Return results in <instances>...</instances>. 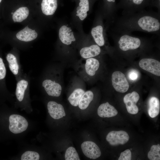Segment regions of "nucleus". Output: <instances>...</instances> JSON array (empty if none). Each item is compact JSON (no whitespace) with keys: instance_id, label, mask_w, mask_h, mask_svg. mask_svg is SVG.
Segmentation results:
<instances>
[{"instance_id":"13","label":"nucleus","mask_w":160,"mask_h":160,"mask_svg":"<svg viewBox=\"0 0 160 160\" xmlns=\"http://www.w3.org/2000/svg\"><path fill=\"white\" fill-rule=\"evenodd\" d=\"M38 34L35 30L29 28L28 26L18 32L16 37L19 40L24 41H29L35 39Z\"/></svg>"},{"instance_id":"9","label":"nucleus","mask_w":160,"mask_h":160,"mask_svg":"<svg viewBox=\"0 0 160 160\" xmlns=\"http://www.w3.org/2000/svg\"><path fill=\"white\" fill-rule=\"evenodd\" d=\"M47 107L50 115L54 119H59L66 115L64 108L60 104L50 101L48 103Z\"/></svg>"},{"instance_id":"25","label":"nucleus","mask_w":160,"mask_h":160,"mask_svg":"<svg viewBox=\"0 0 160 160\" xmlns=\"http://www.w3.org/2000/svg\"><path fill=\"white\" fill-rule=\"evenodd\" d=\"M160 146L157 145H153L151 148L150 151L148 154V157L150 160H160Z\"/></svg>"},{"instance_id":"5","label":"nucleus","mask_w":160,"mask_h":160,"mask_svg":"<svg viewBox=\"0 0 160 160\" xmlns=\"http://www.w3.org/2000/svg\"><path fill=\"white\" fill-rule=\"evenodd\" d=\"M106 139L111 145L116 146L126 144L129 140V136L124 131H112L108 134Z\"/></svg>"},{"instance_id":"14","label":"nucleus","mask_w":160,"mask_h":160,"mask_svg":"<svg viewBox=\"0 0 160 160\" xmlns=\"http://www.w3.org/2000/svg\"><path fill=\"white\" fill-rule=\"evenodd\" d=\"M100 52V47L97 45L94 44L82 48L80 51V53L82 58L88 59L97 56Z\"/></svg>"},{"instance_id":"22","label":"nucleus","mask_w":160,"mask_h":160,"mask_svg":"<svg viewBox=\"0 0 160 160\" xmlns=\"http://www.w3.org/2000/svg\"><path fill=\"white\" fill-rule=\"evenodd\" d=\"M85 91L82 89L78 88L75 89L70 95L68 100L72 105L77 106L79 101Z\"/></svg>"},{"instance_id":"34","label":"nucleus","mask_w":160,"mask_h":160,"mask_svg":"<svg viewBox=\"0 0 160 160\" xmlns=\"http://www.w3.org/2000/svg\"><path fill=\"white\" fill-rule=\"evenodd\" d=\"M1 0H0V3L1 2Z\"/></svg>"},{"instance_id":"24","label":"nucleus","mask_w":160,"mask_h":160,"mask_svg":"<svg viewBox=\"0 0 160 160\" xmlns=\"http://www.w3.org/2000/svg\"><path fill=\"white\" fill-rule=\"evenodd\" d=\"M7 60L9 63L10 70L15 75L18 73L19 66L16 57L12 54H8L6 57Z\"/></svg>"},{"instance_id":"21","label":"nucleus","mask_w":160,"mask_h":160,"mask_svg":"<svg viewBox=\"0 0 160 160\" xmlns=\"http://www.w3.org/2000/svg\"><path fill=\"white\" fill-rule=\"evenodd\" d=\"M29 14V10L26 7H22L17 9L12 16V18L15 22H21L25 19Z\"/></svg>"},{"instance_id":"2","label":"nucleus","mask_w":160,"mask_h":160,"mask_svg":"<svg viewBox=\"0 0 160 160\" xmlns=\"http://www.w3.org/2000/svg\"><path fill=\"white\" fill-rule=\"evenodd\" d=\"M118 33L114 36L118 38L119 46L122 51L134 50L140 47L142 39L140 37L132 36L128 33Z\"/></svg>"},{"instance_id":"27","label":"nucleus","mask_w":160,"mask_h":160,"mask_svg":"<svg viewBox=\"0 0 160 160\" xmlns=\"http://www.w3.org/2000/svg\"><path fill=\"white\" fill-rule=\"evenodd\" d=\"M39 155L37 152L28 151L24 152L21 156V160H38Z\"/></svg>"},{"instance_id":"23","label":"nucleus","mask_w":160,"mask_h":160,"mask_svg":"<svg viewBox=\"0 0 160 160\" xmlns=\"http://www.w3.org/2000/svg\"><path fill=\"white\" fill-rule=\"evenodd\" d=\"M28 84V82L25 80H21L17 83L15 94L17 99L19 101H21L23 99L25 92Z\"/></svg>"},{"instance_id":"7","label":"nucleus","mask_w":160,"mask_h":160,"mask_svg":"<svg viewBox=\"0 0 160 160\" xmlns=\"http://www.w3.org/2000/svg\"><path fill=\"white\" fill-rule=\"evenodd\" d=\"M139 98V95L135 91L128 93L124 96L123 101L128 113L132 114L138 113V108L136 104Z\"/></svg>"},{"instance_id":"26","label":"nucleus","mask_w":160,"mask_h":160,"mask_svg":"<svg viewBox=\"0 0 160 160\" xmlns=\"http://www.w3.org/2000/svg\"><path fill=\"white\" fill-rule=\"evenodd\" d=\"M65 158V160H80L78 154L75 148L73 147H70L66 150Z\"/></svg>"},{"instance_id":"8","label":"nucleus","mask_w":160,"mask_h":160,"mask_svg":"<svg viewBox=\"0 0 160 160\" xmlns=\"http://www.w3.org/2000/svg\"><path fill=\"white\" fill-rule=\"evenodd\" d=\"M81 148L84 155L90 159H95L101 156V152L100 148L93 142H84L81 144Z\"/></svg>"},{"instance_id":"12","label":"nucleus","mask_w":160,"mask_h":160,"mask_svg":"<svg viewBox=\"0 0 160 160\" xmlns=\"http://www.w3.org/2000/svg\"><path fill=\"white\" fill-rule=\"evenodd\" d=\"M59 36L62 42L67 45L71 44L72 41L76 40L71 30L65 25L62 26L60 29Z\"/></svg>"},{"instance_id":"15","label":"nucleus","mask_w":160,"mask_h":160,"mask_svg":"<svg viewBox=\"0 0 160 160\" xmlns=\"http://www.w3.org/2000/svg\"><path fill=\"white\" fill-rule=\"evenodd\" d=\"M57 6V0H42L41 3L42 12L46 15H53Z\"/></svg>"},{"instance_id":"29","label":"nucleus","mask_w":160,"mask_h":160,"mask_svg":"<svg viewBox=\"0 0 160 160\" xmlns=\"http://www.w3.org/2000/svg\"><path fill=\"white\" fill-rule=\"evenodd\" d=\"M6 69L2 59L0 57V80L4 78L6 75Z\"/></svg>"},{"instance_id":"33","label":"nucleus","mask_w":160,"mask_h":160,"mask_svg":"<svg viewBox=\"0 0 160 160\" xmlns=\"http://www.w3.org/2000/svg\"><path fill=\"white\" fill-rule=\"evenodd\" d=\"M13 12H12V13H11V14H12V15H13Z\"/></svg>"},{"instance_id":"6","label":"nucleus","mask_w":160,"mask_h":160,"mask_svg":"<svg viewBox=\"0 0 160 160\" xmlns=\"http://www.w3.org/2000/svg\"><path fill=\"white\" fill-rule=\"evenodd\" d=\"M140 67L142 69L158 76H160V63L152 58H143L139 62Z\"/></svg>"},{"instance_id":"16","label":"nucleus","mask_w":160,"mask_h":160,"mask_svg":"<svg viewBox=\"0 0 160 160\" xmlns=\"http://www.w3.org/2000/svg\"><path fill=\"white\" fill-rule=\"evenodd\" d=\"M148 113L150 117L154 118L159 114L160 110V103L159 99L156 97H151L149 100Z\"/></svg>"},{"instance_id":"1","label":"nucleus","mask_w":160,"mask_h":160,"mask_svg":"<svg viewBox=\"0 0 160 160\" xmlns=\"http://www.w3.org/2000/svg\"><path fill=\"white\" fill-rule=\"evenodd\" d=\"M160 29L159 14L143 12L123 15L114 29L117 33L128 34L134 31L159 33Z\"/></svg>"},{"instance_id":"10","label":"nucleus","mask_w":160,"mask_h":160,"mask_svg":"<svg viewBox=\"0 0 160 160\" xmlns=\"http://www.w3.org/2000/svg\"><path fill=\"white\" fill-rule=\"evenodd\" d=\"M42 86L47 93L49 96L58 97L61 94V86L54 81L50 79L44 80L42 82Z\"/></svg>"},{"instance_id":"31","label":"nucleus","mask_w":160,"mask_h":160,"mask_svg":"<svg viewBox=\"0 0 160 160\" xmlns=\"http://www.w3.org/2000/svg\"><path fill=\"white\" fill-rule=\"evenodd\" d=\"M133 4L137 5H140L142 3L144 0H132Z\"/></svg>"},{"instance_id":"32","label":"nucleus","mask_w":160,"mask_h":160,"mask_svg":"<svg viewBox=\"0 0 160 160\" xmlns=\"http://www.w3.org/2000/svg\"><path fill=\"white\" fill-rule=\"evenodd\" d=\"M107 1L109 2H112L113 3L115 2V0H107Z\"/></svg>"},{"instance_id":"28","label":"nucleus","mask_w":160,"mask_h":160,"mask_svg":"<svg viewBox=\"0 0 160 160\" xmlns=\"http://www.w3.org/2000/svg\"><path fill=\"white\" fill-rule=\"evenodd\" d=\"M131 152L129 149H127L122 152L118 160H131Z\"/></svg>"},{"instance_id":"30","label":"nucleus","mask_w":160,"mask_h":160,"mask_svg":"<svg viewBox=\"0 0 160 160\" xmlns=\"http://www.w3.org/2000/svg\"><path fill=\"white\" fill-rule=\"evenodd\" d=\"M138 76L137 72L135 70L131 71L128 74L129 78L131 80L134 81L137 79Z\"/></svg>"},{"instance_id":"20","label":"nucleus","mask_w":160,"mask_h":160,"mask_svg":"<svg viewBox=\"0 0 160 160\" xmlns=\"http://www.w3.org/2000/svg\"><path fill=\"white\" fill-rule=\"evenodd\" d=\"M89 9L88 0H80L79 6L77 8L76 15L81 20H84L87 15V12Z\"/></svg>"},{"instance_id":"17","label":"nucleus","mask_w":160,"mask_h":160,"mask_svg":"<svg viewBox=\"0 0 160 160\" xmlns=\"http://www.w3.org/2000/svg\"><path fill=\"white\" fill-rule=\"evenodd\" d=\"M103 28L99 25L92 29L91 33L95 41L99 47L103 46L105 44V40L103 34Z\"/></svg>"},{"instance_id":"11","label":"nucleus","mask_w":160,"mask_h":160,"mask_svg":"<svg viewBox=\"0 0 160 160\" xmlns=\"http://www.w3.org/2000/svg\"><path fill=\"white\" fill-rule=\"evenodd\" d=\"M97 113L100 117L109 118L116 116L118 114V111L113 106L107 102L99 106Z\"/></svg>"},{"instance_id":"4","label":"nucleus","mask_w":160,"mask_h":160,"mask_svg":"<svg viewBox=\"0 0 160 160\" xmlns=\"http://www.w3.org/2000/svg\"><path fill=\"white\" fill-rule=\"evenodd\" d=\"M112 85L118 92L124 93L129 89V85L124 74L120 71L114 72L112 75Z\"/></svg>"},{"instance_id":"19","label":"nucleus","mask_w":160,"mask_h":160,"mask_svg":"<svg viewBox=\"0 0 160 160\" xmlns=\"http://www.w3.org/2000/svg\"><path fill=\"white\" fill-rule=\"evenodd\" d=\"M94 94L90 90L85 92L81 97L78 103L79 108L84 110L87 108L91 102L93 100Z\"/></svg>"},{"instance_id":"18","label":"nucleus","mask_w":160,"mask_h":160,"mask_svg":"<svg viewBox=\"0 0 160 160\" xmlns=\"http://www.w3.org/2000/svg\"><path fill=\"white\" fill-rule=\"evenodd\" d=\"M100 63L97 59L90 58L86 60L85 69L86 73L89 76H94L99 68Z\"/></svg>"},{"instance_id":"3","label":"nucleus","mask_w":160,"mask_h":160,"mask_svg":"<svg viewBox=\"0 0 160 160\" xmlns=\"http://www.w3.org/2000/svg\"><path fill=\"white\" fill-rule=\"evenodd\" d=\"M10 131L14 134H18L25 130L28 123L26 119L23 116L17 114H12L9 117Z\"/></svg>"}]
</instances>
